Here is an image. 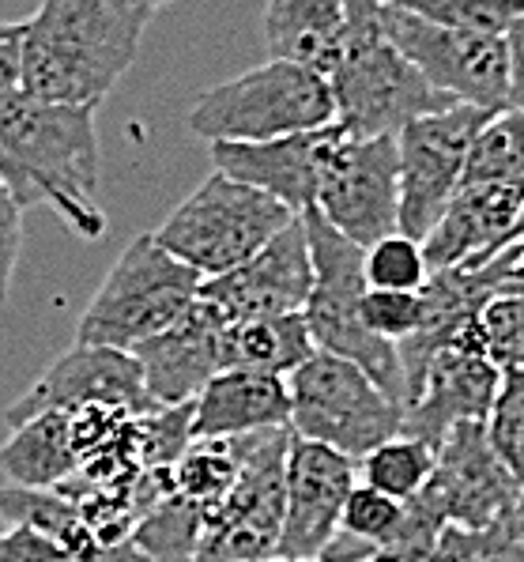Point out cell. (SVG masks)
Segmentation results:
<instances>
[{
  "mask_svg": "<svg viewBox=\"0 0 524 562\" xmlns=\"http://www.w3.org/2000/svg\"><path fill=\"white\" fill-rule=\"evenodd\" d=\"M510 42V106L524 110V15L505 31Z\"/></svg>",
  "mask_w": 524,
  "mask_h": 562,
  "instance_id": "40",
  "label": "cell"
},
{
  "mask_svg": "<svg viewBox=\"0 0 524 562\" xmlns=\"http://www.w3.org/2000/svg\"><path fill=\"white\" fill-rule=\"evenodd\" d=\"M337 136L340 125L332 121L314 133L280 136L269 144H212L208 151L219 175L246 181V186L276 196L295 215H306L317 204V186H321L324 159H329Z\"/></svg>",
  "mask_w": 524,
  "mask_h": 562,
  "instance_id": "19",
  "label": "cell"
},
{
  "mask_svg": "<svg viewBox=\"0 0 524 562\" xmlns=\"http://www.w3.org/2000/svg\"><path fill=\"white\" fill-rule=\"evenodd\" d=\"M423 495L434 503L445 525L487 529L513 514L521 480L505 469V461L491 446L487 423H460L437 446V464Z\"/></svg>",
  "mask_w": 524,
  "mask_h": 562,
  "instance_id": "14",
  "label": "cell"
},
{
  "mask_svg": "<svg viewBox=\"0 0 524 562\" xmlns=\"http://www.w3.org/2000/svg\"><path fill=\"white\" fill-rule=\"evenodd\" d=\"M487 438L505 469L524 483V370H502L494 408L487 415Z\"/></svg>",
  "mask_w": 524,
  "mask_h": 562,
  "instance_id": "34",
  "label": "cell"
},
{
  "mask_svg": "<svg viewBox=\"0 0 524 562\" xmlns=\"http://www.w3.org/2000/svg\"><path fill=\"white\" fill-rule=\"evenodd\" d=\"M0 517L4 525H23L57 543L72 562H99L102 543L91 525L80 517L76 503H68L57 491H27V487H0Z\"/></svg>",
  "mask_w": 524,
  "mask_h": 562,
  "instance_id": "25",
  "label": "cell"
},
{
  "mask_svg": "<svg viewBox=\"0 0 524 562\" xmlns=\"http://www.w3.org/2000/svg\"><path fill=\"white\" fill-rule=\"evenodd\" d=\"M343 238L371 249L374 241L400 231V151L397 136H351L340 128L324 175L317 186V204Z\"/></svg>",
  "mask_w": 524,
  "mask_h": 562,
  "instance_id": "12",
  "label": "cell"
},
{
  "mask_svg": "<svg viewBox=\"0 0 524 562\" xmlns=\"http://www.w3.org/2000/svg\"><path fill=\"white\" fill-rule=\"evenodd\" d=\"M238 472H242L238 438H196L178 457L174 469H170V475H174V495L201 509L219 506L230 495V487L238 483Z\"/></svg>",
  "mask_w": 524,
  "mask_h": 562,
  "instance_id": "26",
  "label": "cell"
},
{
  "mask_svg": "<svg viewBox=\"0 0 524 562\" xmlns=\"http://www.w3.org/2000/svg\"><path fill=\"white\" fill-rule=\"evenodd\" d=\"M83 408H122L128 415L155 412V401L148 396V385H144V370L133 351L72 344V348L4 412V419L12 423V427H20V423H27L42 412L76 415Z\"/></svg>",
  "mask_w": 524,
  "mask_h": 562,
  "instance_id": "13",
  "label": "cell"
},
{
  "mask_svg": "<svg viewBox=\"0 0 524 562\" xmlns=\"http://www.w3.org/2000/svg\"><path fill=\"white\" fill-rule=\"evenodd\" d=\"M479 340L498 370H524V299L494 295L479 310Z\"/></svg>",
  "mask_w": 524,
  "mask_h": 562,
  "instance_id": "35",
  "label": "cell"
},
{
  "mask_svg": "<svg viewBox=\"0 0 524 562\" xmlns=\"http://www.w3.org/2000/svg\"><path fill=\"white\" fill-rule=\"evenodd\" d=\"M358 483V461L321 442L291 438L287 453V509L276 559L321 562L340 532L348 495Z\"/></svg>",
  "mask_w": 524,
  "mask_h": 562,
  "instance_id": "17",
  "label": "cell"
},
{
  "mask_svg": "<svg viewBox=\"0 0 524 562\" xmlns=\"http://www.w3.org/2000/svg\"><path fill=\"white\" fill-rule=\"evenodd\" d=\"M309 261H314V291L303 310L314 348L324 356H340L355 362L385 396L408 404V378H403L400 348L363 325L366 288V249L343 238L321 212L303 215Z\"/></svg>",
  "mask_w": 524,
  "mask_h": 562,
  "instance_id": "4",
  "label": "cell"
},
{
  "mask_svg": "<svg viewBox=\"0 0 524 562\" xmlns=\"http://www.w3.org/2000/svg\"><path fill=\"white\" fill-rule=\"evenodd\" d=\"M343 0H264L269 60H295L329 76L343 38Z\"/></svg>",
  "mask_w": 524,
  "mask_h": 562,
  "instance_id": "22",
  "label": "cell"
},
{
  "mask_svg": "<svg viewBox=\"0 0 524 562\" xmlns=\"http://www.w3.org/2000/svg\"><path fill=\"white\" fill-rule=\"evenodd\" d=\"M20 42L23 23H0V94L20 88Z\"/></svg>",
  "mask_w": 524,
  "mask_h": 562,
  "instance_id": "39",
  "label": "cell"
},
{
  "mask_svg": "<svg viewBox=\"0 0 524 562\" xmlns=\"http://www.w3.org/2000/svg\"><path fill=\"white\" fill-rule=\"evenodd\" d=\"M431 280L423 241L408 238L403 231L374 241L366 249V288L371 291H423Z\"/></svg>",
  "mask_w": 524,
  "mask_h": 562,
  "instance_id": "32",
  "label": "cell"
},
{
  "mask_svg": "<svg viewBox=\"0 0 524 562\" xmlns=\"http://www.w3.org/2000/svg\"><path fill=\"white\" fill-rule=\"evenodd\" d=\"M276 427H291L287 378L223 370L193 401V442L196 438H242Z\"/></svg>",
  "mask_w": 524,
  "mask_h": 562,
  "instance_id": "21",
  "label": "cell"
},
{
  "mask_svg": "<svg viewBox=\"0 0 524 562\" xmlns=\"http://www.w3.org/2000/svg\"><path fill=\"white\" fill-rule=\"evenodd\" d=\"M517 231H524V215H521V223H517Z\"/></svg>",
  "mask_w": 524,
  "mask_h": 562,
  "instance_id": "45",
  "label": "cell"
},
{
  "mask_svg": "<svg viewBox=\"0 0 524 562\" xmlns=\"http://www.w3.org/2000/svg\"><path fill=\"white\" fill-rule=\"evenodd\" d=\"M343 38L332 72L337 125L351 136H397L403 125L457 106L449 94L419 76V68L389 42L381 0H343Z\"/></svg>",
  "mask_w": 524,
  "mask_h": 562,
  "instance_id": "3",
  "label": "cell"
},
{
  "mask_svg": "<svg viewBox=\"0 0 524 562\" xmlns=\"http://www.w3.org/2000/svg\"><path fill=\"white\" fill-rule=\"evenodd\" d=\"M309 291H314V261H309L306 227L298 215L249 261L216 276V280H204L196 299L208 302L223 325H238L257 322V317L303 314Z\"/></svg>",
  "mask_w": 524,
  "mask_h": 562,
  "instance_id": "15",
  "label": "cell"
},
{
  "mask_svg": "<svg viewBox=\"0 0 524 562\" xmlns=\"http://www.w3.org/2000/svg\"><path fill=\"white\" fill-rule=\"evenodd\" d=\"M151 15L136 0H42L23 23L20 91L94 110L133 68Z\"/></svg>",
  "mask_w": 524,
  "mask_h": 562,
  "instance_id": "2",
  "label": "cell"
},
{
  "mask_svg": "<svg viewBox=\"0 0 524 562\" xmlns=\"http://www.w3.org/2000/svg\"><path fill=\"white\" fill-rule=\"evenodd\" d=\"M400 517H403V503L366 487V483H355V491L348 495V506H343L340 532L358 540L363 548H371L374 555H389L392 536L400 529Z\"/></svg>",
  "mask_w": 524,
  "mask_h": 562,
  "instance_id": "33",
  "label": "cell"
},
{
  "mask_svg": "<svg viewBox=\"0 0 524 562\" xmlns=\"http://www.w3.org/2000/svg\"><path fill=\"white\" fill-rule=\"evenodd\" d=\"M80 469V457L72 446V415L42 412L34 419L12 427V438L0 446V472L8 475V487L27 491H57L68 475Z\"/></svg>",
  "mask_w": 524,
  "mask_h": 562,
  "instance_id": "23",
  "label": "cell"
},
{
  "mask_svg": "<svg viewBox=\"0 0 524 562\" xmlns=\"http://www.w3.org/2000/svg\"><path fill=\"white\" fill-rule=\"evenodd\" d=\"M498 385H502V370L487 359L476 317L449 348L434 351V359L426 362L423 385L415 401L403 408V435L423 438L437 449L460 423H487Z\"/></svg>",
  "mask_w": 524,
  "mask_h": 562,
  "instance_id": "16",
  "label": "cell"
},
{
  "mask_svg": "<svg viewBox=\"0 0 524 562\" xmlns=\"http://www.w3.org/2000/svg\"><path fill=\"white\" fill-rule=\"evenodd\" d=\"M201 276L155 241L136 235L94 291L76 325V344L133 351L148 336L174 325L201 295Z\"/></svg>",
  "mask_w": 524,
  "mask_h": 562,
  "instance_id": "7",
  "label": "cell"
},
{
  "mask_svg": "<svg viewBox=\"0 0 524 562\" xmlns=\"http://www.w3.org/2000/svg\"><path fill=\"white\" fill-rule=\"evenodd\" d=\"M513 529L524 540V483H521V495H517V506H513Z\"/></svg>",
  "mask_w": 524,
  "mask_h": 562,
  "instance_id": "41",
  "label": "cell"
},
{
  "mask_svg": "<svg viewBox=\"0 0 524 562\" xmlns=\"http://www.w3.org/2000/svg\"><path fill=\"white\" fill-rule=\"evenodd\" d=\"M298 215L276 196L235 181L227 175L204 178L174 212L151 231L155 241L193 268L201 280H216L269 246L283 227H291Z\"/></svg>",
  "mask_w": 524,
  "mask_h": 562,
  "instance_id": "6",
  "label": "cell"
},
{
  "mask_svg": "<svg viewBox=\"0 0 524 562\" xmlns=\"http://www.w3.org/2000/svg\"><path fill=\"white\" fill-rule=\"evenodd\" d=\"M314 351V336L303 314L257 317L223 328V370L291 378Z\"/></svg>",
  "mask_w": 524,
  "mask_h": 562,
  "instance_id": "24",
  "label": "cell"
},
{
  "mask_svg": "<svg viewBox=\"0 0 524 562\" xmlns=\"http://www.w3.org/2000/svg\"><path fill=\"white\" fill-rule=\"evenodd\" d=\"M291 389V430L306 442H321L337 453L363 461L371 449L403 435V408L374 385L371 374L340 356L314 351Z\"/></svg>",
  "mask_w": 524,
  "mask_h": 562,
  "instance_id": "8",
  "label": "cell"
},
{
  "mask_svg": "<svg viewBox=\"0 0 524 562\" xmlns=\"http://www.w3.org/2000/svg\"><path fill=\"white\" fill-rule=\"evenodd\" d=\"M264 562H303V559H264ZM371 562H392V559L381 555V559H371Z\"/></svg>",
  "mask_w": 524,
  "mask_h": 562,
  "instance_id": "42",
  "label": "cell"
},
{
  "mask_svg": "<svg viewBox=\"0 0 524 562\" xmlns=\"http://www.w3.org/2000/svg\"><path fill=\"white\" fill-rule=\"evenodd\" d=\"M513 178H524V110L505 106L487 117V125L471 140L464 186H487V181Z\"/></svg>",
  "mask_w": 524,
  "mask_h": 562,
  "instance_id": "29",
  "label": "cell"
},
{
  "mask_svg": "<svg viewBox=\"0 0 524 562\" xmlns=\"http://www.w3.org/2000/svg\"><path fill=\"white\" fill-rule=\"evenodd\" d=\"M136 4H148V8H159V4H167V0H136Z\"/></svg>",
  "mask_w": 524,
  "mask_h": 562,
  "instance_id": "43",
  "label": "cell"
},
{
  "mask_svg": "<svg viewBox=\"0 0 524 562\" xmlns=\"http://www.w3.org/2000/svg\"><path fill=\"white\" fill-rule=\"evenodd\" d=\"M8 529V525H4V517H0V532H4Z\"/></svg>",
  "mask_w": 524,
  "mask_h": 562,
  "instance_id": "44",
  "label": "cell"
},
{
  "mask_svg": "<svg viewBox=\"0 0 524 562\" xmlns=\"http://www.w3.org/2000/svg\"><path fill=\"white\" fill-rule=\"evenodd\" d=\"M0 181L23 207L49 204L76 238L99 241V128L94 110L42 102L27 91L0 94Z\"/></svg>",
  "mask_w": 524,
  "mask_h": 562,
  "instance_id": "1",
  "label": "cell"
},
{
  "mask_svg": "<svg viewBox=\"0 0 524 562\" xmlns=\"http://www.w3.org/2000/svg\"><path fill=\"white\" fill-rule=\"evenodd\" d=\"M498 110L457 106L426 114L397 133L400 151V231L423 241L464 186L471 140Z\"/></svg>",
  "mask_w": 524,
  "mask_h": 562,
  "instance_id": "11",
  "label": "cell"
},
{
  "mask_svg": "<svg viewBox=\"0 0 524 562\" xmlns=\"http://www.w3.org/2000/svg\"><path fill=\"white\" fill-rule=\"evenodd\" d=\"M381 23L389 42L419 68L431 88L453 102L479 110L510 106V42L494 31L437 27L381 0Z\"/></svg>",
  "mask_w": 524,
  "mask_h": 562,
  "instance_id": "10",
  "label": "cell"
},
{
  "mask_svg": "<svg viewBox=\"0 0 524 562\" xmlns=\"http://www.w3.org/2000/svg\"><path fill=\"white\" fill-rule=\"evenodd\" d=\"M204 529V509L170 495L140 517V525L128 536L136 551L148 562H193L196 543Z\"/></svg>",
  "mask_w": 524,
  "mask_h": 562,
  "instance_id": "28",
  "label": "cell"
},
{
  "mask_svg": "<svg viewBox=\"0 0 524 562\" xmlns=\"http://www.w3.org/2000/svg\"><path fill=\"white\" fill-rule=\"evenodd\" d=\"M363 325L389 344H408L423 325V295L419 291H366Z\"/></svg>",
  "mask_w": 524,
  "mask_h": 562,
  "instance_id": "36",
  "label": "cell"
},
{
  "mask_svg": "<svg viewBox=\"0 0 524 562\" xmlns=\"http://www.w3.org/2000/svg\"><path fill=\"white\" fill-rule=\"evenodd\" d=\"M434 446H426L423 438L397 435L358 461V483L397 498V503H408V498H415L426 487V480L434 475Z\"/></svg>",
  "mask_w": 524,
  "mask_h": 562,
  "instance_id": "27",
  "label": "cell"
},
{
  "mask_svg": "<svg viewBox=\"0 0 524 562\" xmlns=\"http://www.w3.org/2000/svg\"><path fill=\"white\" fill-rule=\"evenodd\" d=\"M337 121V99L321 72L295 60H264L208 88L189 106V128L208 144H269Z\"/></svg>",
  "mask_w": 524,
  "mask_h": 562,
  "instance_id": "5",
  "label": "cell"
},
{
  "mask_svg": "<svg viewBox=\"0 0 524 562\" xmlns=\"http://www.w3.org/2000/svg\"><path fill=\"white\" fill-rule=\"evenodd\" d=\"M0 562H72V559L49 536L23 529V525H8L0 532Z\"/></svg>",
  "mask_w": 524,
  "mask_h": 562,
  "instance_id": "38",
  "label": "cell"
},
{
  "mask_svg": "<svg viewBox=\"0 0 524 562\" xmlns=\"http://www.w3.org/2000/svg\"><path fill=\"white\" fill-rule=\"evenodd\" d=\"M295 430H257L238 438L242 472L219 506L204 509L193 562H264L276 559L287 509V453Z\"/></svg>",
  "mask_w": 524,
  "mask_h": 562,
  "instance_id": "9",
  "label": "cell"
},
{
  "mask_svg": "<svg viewBox=\"0 0 524 562\" xmlns=\"http://www.w3.org/2000/svg\"><path fill=\"white\" fill-rule=\"evenodd\" d=\"M408 15H419L437 27L494 31L505 34L524 15V0H385Z\"/></svg>",
  "mask_w": 524,
  "mask_h": 562,
  "instance_id": "30",
  "label": "cell"
},
{
  "mask_svg": "<svg viewBox=\"0 0 524 562\" xmlns=\"http://www.w3.org/2000/svg\"><path fill=\"white\" fill-rule=\"evenodd\" d=\"M223 328L227 325L219 322L216 310L196 299L174 325L136 344L133 356L144 370L155 408L193 404L201 389L223 374Z\"/></svg>",
  "mask_w": 524,
  "mask_h": 562,
  "instance_id": "18",
  "label": "cell"
},
{
  "mask_svg": "<svg viewBox=\"0 0 524 562\" xmlns=\"http://www.w3.org/2000/svg\"><path fill=\"white\" fill-rule=\"evenodd\" d=\"M23 254V204L0 181V302L8 299Z\"/></svg>",
  "mask_w": 524,
  "mask_h": 562,
  "instance_id": "37",
  "label": "cell"
},
{
  "mask_svg": "<svg viewBox=\"0 0 524 562\" xmlns=\"http://www.w3.org/2000/svg\"><path fill=\"white\" fill-rule=\"evenodd\" d=\"M524 215V178L464 186L437 227L423 238L431 272L445 268H479L517 235Z\"/></svg>",
  "mask_w": 524,
  "mask_h": 562,
  "instance_id": "20",
  "label": "cell"
},
{
  "mask_svg": "<svg viewBox=\"0 0 524 562\" xmlns=\"http://www.w3.org/2000/svg\"><path fill=\"white\" fill-rule=\"evenodd\" d=\"M423 562H524V540L513 529V514L487 529H442Z\"/></svg>",
  "mask_w": 524,
  "mask_h": 562,
  "instance_id": "31",
  "label": "cell"
}]
</instances>
